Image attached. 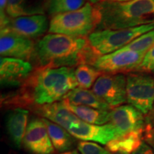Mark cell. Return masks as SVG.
Returning a JSON list of instances; mask_svg holds the SVG:
<instances>
[{"mask_svg": "<svg viewBox=\"0 0 154 154\" xmlns=\"http://www.w3.org/2000/svg\"><path fill=\"white\" fill-rule=\"evenodd\" d=\"M78 85L72 67L38 66L22 84L17 94L24 108L49 104L59 100Z\"/></svg>", "mask_w": 154, "mask_h": 154, "instance_id": "obj_1", "label": "cell"}, {"mask_svg": "<svg viewBox=\"0 0 154 154\" xmlns=\"http://www.w3.org/2000/svg\"><path fill=\"white\" fill-rule=\"evenodd\" d=\"M99 57L92 49L87 37L74 38L63 34H49L38 40L35 46L34 59L38 66H93Z\"/></svg>", "mask_w": 154, "mask_h": 154, "instance_id": "obj_2", "label": "cell"}, {"mask_svg": "<svg viewBox=\"0 0 154 154\" xmlns=\"http://www.w3.org/2000/svg\"><path fill=\"white\" fill-rule=\"evenodd\" d=\"M94 5L99 14L96 31L121 29L154 23V0L101 1Z\"/></svg>", "mask_w": 154, "mask_h": 154, "instance_id": "obj_3", "label": "cell"}, {"mask_svg": "<svg viewBox=\"0 0 154 154\" xmlns=\"http://www.w3.org/2000/svg\"><path fill=\"white\" fill-rule=\"evenodd\" d=\"M99 24V14L96 6L87 2L79 9L51 17L49 32L74 38H86L95 32Z\"/></svg>", "mask_w": 154, "mask_h": 154, "instance_id": "obj_4", "label": "cell"}, {"mask_svg": "<svg viewBox=\"0 0 154 154\" xmlns=\"http://www.w3.org/2000/svg\"><path fill=\"white\" fill-rule=\"evenodd\" d=\"M153 29L154 23L121 29L98 30L87 38L94 51L101 57L122 49L138 36Z\"/></svg>", "mask_w": 154, "mask_h": 154, "instance_id": "obj_5", "label": "cell"}, {"mask_svg": "<svg viewBox=\"0 0 154 154\" xmlns=\"http://www.w3.org/2000/svg\"><path fill=\"white\" fill-rule=\"evenodd\" d=\"M126 99L144 116L154 103V78L144 73H131L126 76Z\"/></svg>", "mask_w": 154, "mask_h": 154, "instance_id": "obj_6", "label": "cell"}, {"mask_svg": "<svg viewBox=\"0 0 154 154\" xmlns=\"http://www.w3.org/2000/svg\"><path fill=\"white\" fill-rule=\"evenodd\" d=\"M145 54V53L131 49H121L115 52L100 57L93 66L101 72L113 74L136 72Z\"/></svg>", "mask_w": 154, "mask_h": 154, "instance_id": "obj_7", "label": "cell"}, {"mask_svg": "<svg viewBox=\"0 0 154 154\" xmlns=\"http://www.w3.org/2000/svg\"><path fill=\"white\" fill-rule=\"evenodd\" d=\"M92 91L112 109L119 106L127 101L126 77L121 74H101Z\"/></svg>", "mask_w": 154, "mask_h": 154, "instance_id": "obj_8", "label": "cell"}, {"mask_svg": "<svg viewBox=\"0 0 154 154\" xmlns=\"http://www.w3.org/2000/svg\"><path fill=\"white\" fill-rule=\"evenodd\" d=\"M49 24L44 14L19 17L9 19L1 26V34H11L26 38L39 37L47 32Z\"/></svg>", "mask_w": 154, "mask_h": 154, "instance_id": "obj_9", "label": "cell"}, {"mask_svg": "<svg viewBox=\"0 0 154 154\" xmlns=\"http://www.w3.org/2000/svg\"><path fill=\"white\" fill-rule=\"evenodd\" d=\"M23 144L32 154H53L54 153L47 126L43 119H33L29 123Z\"/></svg>", "mask_w": 154, "mask_h": 154, "instance_id": "obj_10", "label": "cell"}, {"mask_svg": "<svg viewBox=\"0 0 154 154\" xmlns=\"http://www.w3.org/2000/svg\"><path fill=\"white\" fill-rule=\"evenodd\" d=\"M109 123L116 131L118 137L145 126L144 115L131 105H121L112 109Z\"/></svg>", "mask_w": 154, "mask_h": 154, "instance_id": "obj_11", "label": "cell"}, {"mask_svg": "<svg viewBox=\"0 0 154 154\" xmlns=\"http://www.w3.org/2000/svg\"><path fill=\"white\" fill-rule=\"evenodd\" d=\"M68 131L74 138L83 140H93L103 145L118 138L116 131L110 123L104 125L88 124L80 119L74 122Z\"/></svg>", "mask_w": 154, "mask_h": 154, "instance_id": "obj_12", "label": "cell"}, {"mask_svg": "<svg viewBox=\"0 0 154 154\" xmlns=\"http://www.w3.org/2000/svg\"><path fill=\"white\" fill-rule=\"evenodd\" d=\"M36 44L32 39L11 34H1L0 54L3 57H11L30 61L34 59Z\"/></svg>", "mask_w": 154, "mask_h": 154, "instance_id": "obj_13", "label": "cell"}, {"mask_svg": "<svg viewBox=\"0 0 154 154\" xmlns=\"http://www.w3.org/2000/svg\"><path fill=\"white\" fill-rule=\"evenodd\" d=\"M32 64L22 59L2 57L0 59V79L2 85L17 86L22 84L32 74Z\"/></svg>", "mask_w": 154, "mask_h": 154, "instance_id": "obj_14", "label": "cell"}, {"mask_svg": "<svg viewBox=\"0 0 154 154\" xmlns=\"http://www.w3.org/2000/svg\"><path fill=\"white\" fill-rule=\"evenodd\" d=\"M32 110L43 119L52 121L67 131L74 122L79 119L65 106L62 101L36 106Z\"/></svg>", "mask_w": 154, "mask_h": 154, "instance_id": "obj_15", "label": "cell"}, {"mask_svg": "<svg viewBox=\"0 0 154 154\" xmlns=\"http://www.w3.org/2000/svg\"><path fill=\"white\" fill-rule=\"evenodd\" d=\"M29 111L14 109L6 119V127L9 138L17 148H21L27 128Z\"/></svg>", "mask_w": 154, "mask_h": 154, "instance_id": "obj_16", "label": "cell"}, {"mask_svg": "<svg viewBox=\"0 0 154 154\" xmlns=\"http://www.w3.org/2000/svg\"><path fill=\"white\" fill-rule=\"evenodd\" d=\"M50 0H8L7 14L11 19L43 14L48 10Z\"/></svg>", "mask_w": 154, "mask_h": 154, "instance_id": "obj_17", "label": "cell"}, {"mask_svg": "<svg viewBox=\"0 0 154 154\" xmlns=\"http://www.w3.org/2000/svg\"><path fill=\"white\" fill-rule=\"evenodd\" d=\"M61 101L71 112L84 122L95 125H104L109 123L111 110H101L84 106L74 105L64 99Z\"/></svg>", "mask_w": 154, "mask_h": 154, "instance_id": "obj_18", "label": "cell"}, {"mask_svg": "<svg viewBox=\"0 0 154 154\" xmlns=\"http://www.w3.org/2000/svg\"><path fill=\"white\" fill-rule=\"evenodd\" d=\"M63 99L76 106H84L101 110H112V108L98 97L93 91L80 87L75 88L69 92Z\"/></svg>", "mask_w": 154, "mask_h": 154, "instance_id": "obj_19", "label": "cell"}, {"mask_svg": "<svg viewBox=\"0 0 154 154\" xmlns=\"http://www.w3.org/2000/svg\"><path fill=\"white\" fill-rule=\"evenodd\" d=\"M144 140V128L134 131L109 142L106 147L109 151L130 153L138 149Z\"/></svg>", "mask_w": 154, "mask_h": 154, "instance_id": "obj_20", "label": "cell"}, {"mask_svg": "<svg viewBox=\"0 0 154 154\" xmlns=\"http://www.w3.org/2000/svg\"><path fill=\"white\" fill-rule=\"evenodd\" d=\"M43 120L47 126L51 143L57 151L66 152L74 147L76 140L68 131L48 119H43Z\"/></svg>", "mask_w": 154, "mask_h": 154, "instance_id": "obj_21", "label": "cell"}, {"mask_svg": "<svg viewBox=\"0 0 154 154\" xmlns=\"http://www.w3.org/2000/svg\"><path fill=\"white\" fill-rule=\"evenodd\" d=\"M102 74L101 71L89 64H81L75 70V76L80 88H91Z\"/></svg>", "mask_w": 154, "mask_h": 154, "instance_id": "obj_22", "label": "cell"}, {"mask_svg": "<svg viewBox=\"0 0 154 154\" xmlns=\"http://www.w3.org/2000/svg\"><path fill=\"white\" fill-rule=\"evenodd\" d=\"M86 3V0H50L47 11L52 17L62 13L79 9Z\"/></svg>", "mask_w": 154, "mask_h": 154, "instance_id": "obj_23", "label": "cell"}, {"mask_svg": "<svg viewBox=\"0 0 154 154\" xmlns=\"http://www.w3.org/2000/svg\"><path fill=\"white\" fill-rule=\"evenodd\" d=\"M154 46V29L138 36L129 44L122 49H131L140 53L146 54Z\"/></svg>", "mask_w": 154, "mask_h": 154, "instance_id": "obj_24", "label": "cell"}, {"mask_svg": "<svg viewBox=\"0 0 154 154\" xmlns=\"http://www.w3.org/2000/svg\"><path fill=\"white\" fill-rule=\"evenodd\" d=\"M77 149L81 154H110L107 149L97 143L87 141H80L77 144Z\"/></svg>", "mask_w": 154, "mask_h": 154, "instance_id": "obj_25", "label": "cell"}, {"mask_svg": "<svg viewBox=\"0 0 154 154\" xmlns=\"http://www.w3.org/2000/svg\"><path fill=\"white\" fill-rule=\"evenodd\" d=\"M136 72L154 73V46L146 52Z\"/></svg>", "mask_w": 154, "mask_h": 154, "instance_id": "obj_26", "label": "cell"}, {"mask_svg": "<svg viewBox=\"0 0 154 154\" xmlns=\"http://www.w3.org/2000/svg\"><path fill=\"white\" fill-rule=\"evenodd\" d=\"M8 0H0V14H1V26L5 25L10 19L7 14Z\"/></svg>", "mask_w": 154, "mask_h": 154, "instance_id": "obj_27", "label": "cell"}, {"mask_svg": "<svg viewBox=\"0 0 154 154\" xmlns=\"http://www.w3.org/2000/svg\"><path fill=\"white\" fill-rule=\"evenodd\" d=\"M132 154H154V149L148 143L143 142L137 149L133 152Z\"/></svg>", "mask_w": 154, "mask_h": 154, "instance_id": "obj_28", "label": "cell"}, {"mask_svg": "<svg viewBox=\"0 0 154 154\" xmlns=\"http://www.w3.org/2000/svg\"><path fill=\"white\" fill-rule=\"evenodd\" d=\"M154 127V103L149 114L145 117V128L151 129Z\"/></svg>", "mask_w": 154, "mask_h": 154, "instance_id": "obj_29", "label": "cell"}, {"mask_svg": "<svg viewBox=\"0 0 154 154\" xmlns=\"http://www.w3.org/2000/svg\"><path fill=\"white\" fill-rule=\"evenodd\" d=\"M144 140L150 145L154 143V127L151 129H146L144 126Z\"/></svg>", "mask_w": 154, "mask_h": 154, "instance_id": "obj_30", "label": "cell"}, {"mask_svg": "<svg viewBox=\"0 0 154 154\" xmlns=\"http://www.w3.org/2000/svg\"><path fill=\"white\" fill-rule=\"evenodd\" d=\"M60 154H80V153H79L76 150H73V151H69L66 152H63V153H60Z\"/></svg>", "mask_w": 154, "mask_h": 154, "instance_id": "obj_31", "label": "cell"}, {"mask_svg": "<svg viewBox=\"0 0 154 154\" xmlns=\"http://www.w3.org/2000/svg\"><path fill=\"white\" fill-rule=\"evenodd\" d=\"M102 1H106V2H128L132 1V0H102Z\"/></svg>", "mask_w": 154, "mask_h": 154, "instance_id": "obj_32", "label": "cell"}, {"mask_svg": "<svg viewBox=\"0 0 154 154\" xmlns=\"http://www.w3.org/2000/svg\"><path fill=\"white\" fill-rule=\"evenodd\" d=\"M88 1H89L91 4H93V5H96V4L99 3L101 1H102V0H88Z\"/></svg>", "mask_w": 154, "mask_h": 154, "instance_id": "obj_33", "label": "cell"}, {"mask_svg": "<svg viewBox=\"0 0 154 154\" xmlns=\"http://www.w3.org/2000/svg\"><path fill=\"white\" fill-rule=\"evenodd\" d=\"M112 154H129V153H123V152H116V153H113Z\"/></svg>", "mask_w": 154, "mask_h": 154, "instance_id": "obj_34", "label": "cell"}, {"mask_svg": "<svg viewBox=\"0 0 154 154\" xmlns=\"http://www.w3.org/2000/svg\"><path fill=\"white\" fill-rule=\"evenodd\" d=\"M151 146H153V149H154V143H152Z\"/></svg>", "mask_w": 154, "mask_h": 154, "instance_id": "obj_35", "label": "cell"}]
</instances>
